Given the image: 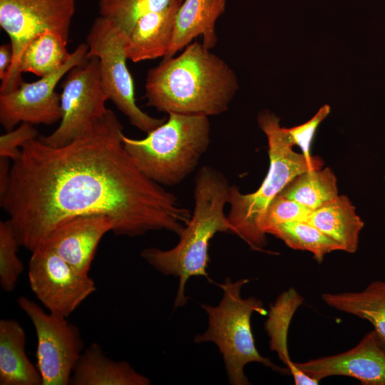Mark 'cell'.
Wrapping results in <instances>:
<instances>
[{
    "label": "cell",
    "mask_w": 385,
    "mask_h": 385,
    "mask_svg": "<svg viewBox=\"0 0 385 385\" xmlns=\"http://www.w3.org/2000/svg\"><path fill=\"white\" fill-rule=\"evenodd\" d=\"M123 131L108 109L90 133L65 145L37 138L21 147L0 198L19 246L33 252L56 225L87 215L111 217L115 235L182 233L190 212L140 171L123 145Z\"/></svg>",
    "instance_id": "1"
},
{
    "label": "cell",
    "mask_w": 385,
    "mask_h": 385,
    "mask_svg": "<svg viewBox=\"0 0 385 385\" xmlns=\"http://www.w3.org/2000/svg\"><path fill=\"white\" fill-rule=\"evenodd\" d=\"M238 89L233 69L195 41L148 71L145 97L158 112L209 117L227 111Z\"/></svg>",
    "instance_id": "2"
},
{
    "label": "cell",
    "mask_w": 385,
    "mask_h": 385,
    "mask_svg": "<svg viewBox=\"0 0 385 385\" xmlns=\"http://www.w3.org/2000/svg\"><path fill=\"white\" fill-rule=\"evenodd\" d=\"M230 186L220 171L209 165L202 166L195 179L193 212L179 235L178 243L170 250L148 247L140 252V257L155 270L178 278L175 309L188 302L185 289L188 279L207 275L211 239L218 232L232 233L225 213Z\"/></svg>",
    "instance_id": "3"
},
{
    "label": "cell",
    "mask_w": 385,
    "mask_h": 385,
    "mask_svg": "<svg viewBox=\"0 0 385 385\" xmlns=\"http://www.w3.org/2000/svg\"><path fill=\"white\" fill-rule=\"evenodd\" d=\"M280 119L273 113H260L257 122L268 142L269 170L260 188L252 193L244 194L236 185L230 188L227 219L232 233L245 241L255 251L265 250L267 245L262 225L272 201L297 175L320 169L323 161L318 157L309 160L293 150L294 144Z\"/></svg>",
    "instance_id": "4"
},
{
    "label": "cell",
    "mask_w": 385,
    "mask_h": 385,
    "mask_svg": "<svg viewBox=\"0 0 385 385\" xmlns=\"http://www.w3.org/2000/svg\"><path fill=\"white\" fill-rule=\"evenodd\" d=\"M211 126L205 115L169 113L165 123L142 139L122 134L123 145L146 177L160 185L180 184L209 148Z\"/></svg>",
    "instance_id": "5"
},
{
    "label": "cell",
    "mask_w": 385,
    "mask_h": 385,
    "mask_svg": "<svg viewBox=\"0 0 385 385\" xmlns=\"http://www.w3.org/2000/svg\"><path fill=\"white\" fill-rule=\"evenodd\" d=\"M249 282L242 279L232 282L225 278L220 284L223 296L219 304H201L207 315V329L195 335V343L212 342L222 355L228 381L232 385H248L250 381L244 368L251 362H258L283 375H291L287 367H281L258 351L252 329L253 312L265 315L262 301L255 297L242 298V287Z\"/></svg>",
    "instance_id": "6"
},
{
    "label": "cell",
    "mask_w": 385,
    "mask_h": 385,
    "mask_svg": "<svg viewBox=\"0 0 385 385\" xmlns=\"http://www.w3.org/2000/svg\"><path fill=\"white\" fill-rule=\"evenodd\" d=\"M125 38L111 21L99 16L94 19L86 38L88 47L86 58H98L100 78L108 100L131 125L148 134L167 118L150 116L138 106L134 81L126 65Z\"/></svg>",
    "instance_id": "7"
},
{
    "label": "cell",
    "mask_w": 385,
    "mask_h": 385,
    "mask_svg": "<svg viewBox=\"0 0 385 385\" xmlns=\"http://www.w3.org/2000/svg\"><path fill=\"white\" fill-rule=\"evenodd\" d=\"M76 11V0H0V26L10 38L11 66L0 86V93L17 89L23 82L19 72L21 55L28 44L46 31L68 40Z\"/></svg>",
    "instance_id": "8"
},
{
    "label": "cell",
    "mask_w": 385,
    "mask_h": 385,
    "mask_svg": "<svg viewBox=\"0 0 385 385\" xmlns=\"http://www.w3.org/2000/svg\"><path fill=\"white\" fill-rule=\"evenodd\" d=\"M62 118L50 135L39 137L44 143L61 147L90 133L109 108L108 100L101 84L99 61L86 58L67 73L62 84Z\"/></svg>",
    "instance_id": "9"
},
{
    "label": "cell",
    "mask_w": 385,
    "mask_h": 385,
    "mask_svg": "<svg viewBox=\"0 0 385 385\" xmlns=\"http://www.w3.org/2000/svg\"><path fill=\"white\" fill-rule=\"evenodd\" d=\"M19 308L32 322L37 339V368L42 385H68L84 350L79 329L65 317L46 312L34 301L21 296Z\"/></svg>",
    "instance_id": "10"
},
{
    "label": "cell",
    "mask_w": 385,
    "mask_h": 385,
    "mask_svg": "<svg viewBox=\"0 0 385 385\" xmlns=\"http://www.w3.org/2000/svg\"><path fill=\"white\" fill-rule=\"evenodd\" d=\"M88 50L86 43H81L56 71L36 81H23L10 93H0L1 125L9 131L24 122L51 125L61 121V94L55 91L56 86L72 68L86 61Z\"/></svg>",
    "instance_id": "11"
},
{
    "label": "cell",
    "mask_w": 385,
    "mask_h": 385,
    "mask_svg": "<svg viewBox=\"0 0 385 385\" xmlns=\"http://www.w3.org/2000/svg\"><path fill=\"white\" fill-rule=\"evenodd\" d=\"M28 276L30 287L40 302L49 312L65 317L96 290L88 275L80 273L43 247L31 252Z\"/></svg>",
    "instance_id": "12"
},
{
    "label": "cell",
    "mask_w": 385,
    "mask_h": 385,
    "mask_svg": "<svg viewBox=\"0 0 385 385\" xmlns=\"http://www.w3.org/2000/svg\"><path fill=\"white\" fill-rule=\"evenodd\" d=\"M295 365L318 381L329 376H344L354 378L363 385H385V350L374 330L348 351L295 362Z\"/></svg>",
    "instance_id": "13"
},
{
    "label": "cell",
    "mask_w": 385,
    "mask_h": 385,
    "mask_svg": "<svg viewBox=\"0 0 385 385\" xmlns=\"http://www.w3.org/2000/svg\"><path fill=\"white\" fill-rule=\"evenodd\" d=\"M114 228V220L107 215L73 217L56 225L38 247L52 250L76 270L88 275L101 240Z\"/></svg>",
    "instance_id": "14"
},
{
    "label": "cell",
    "mask_w": 385,
    "mask_h": 385,
    "mask_svg": "<svg viewBox=\"0 0 385 385\" xmlns=\"http://www.w3.org/2000/svg\"><path fill=\"white\" fill-rule=\"evenodd\" d=\"M182 2L177 1L138 20L125 38L128 59L138 63L166 56L172 42L175 16Z\"/></svg>",
    "instance_id": "15"
},
{
    "label": "cell",
    "mask_w": 385,
    "mask_h": 385,
    "mask_svg": "<svg viewBox=\"0 0 385 385\" xmlns=\"http://www.w3.org/2000/svg\"><path fill=\"white\" fill-rule=\"evenodd\" d=\"M226 0H185L175 20L173 36L164 58L174 55L201 36L203 46L210 50L217 42L215 24L225 12Z\"/></svg>",
    "instance_id": "16"
},
{
    "label": "cell",
    "mask_w": 385,
    "mask_h": 385,
    "mask_svg": "<svg viewBox=\"0 0 385 385\" xmlns=\"http://www.w3.org/2000/svg\"><path fill=\"white\" fill-rule=\"evenodd\" d=\"M150 379L125 361L108 357L97 343L84 349L73 370L72 385H148Z\"/></svg>",
    "instance_id": "17"
},
{
    "label": "cell",
    "mask_w": 385,
    "mask_h": 385,
    "mask_svg": "<svg viewBox=\"0 0 385 385\" xmlns=\"http://www.w3.org/2000/svg\"><path fill=\"white\" fill-rule=\"evenodd\" d=\"M26 336L11 319L0 320V384L42 385L40 372L27 356Z\"/></svg>",
    "instance_id": "18"
},
{
    "label": "cell",
    "mask_w": 385,
    "mask_h": 385,
    "mask_svg": "<svg viewBox=\"0 0 385 385\" xmlns=\"http://www.w3.org/2000/svg\"><path fill=\"white\" fill-rule=\"evenodd\" d=\"M304 302V298L296 289L289 288L282 292L270 307L268 318L265 323L270 337V346L290 371L296 385H317L319 381L299 369L290 358L287 335L292 319L296 310Z\"/></svg>",
    "instance_id": "19"
},
{
    "label": "cell",
    "mask_w": 385,
    "mask_h": 385,
    "mask_svg": "<svg viewBox=\"0 0 385 385\" xmlns=\"http://www.w3.org/2000/svg\"><path fill=\"white\" fill-rule=\"evenodd\" d=\"M336 241L342 251L355 252L364 222L356 213L355 207L345 195L312 210L305 221Z\"/></svg>",
    "instance_id": "20"
},
{
    "label": "cell",
    "mask_w": 385,
    "mask_h": 385,
    "mask_svg": "<svg viewBox=\"0 0 385 385\" xmlns=\"http://www.w3.org/2000/svg\"><path fill=\"white\" fill-rule=\"evenodd\" d=\"M322 299L332 308L369 321L385 350V280L374 281L359 292L324 293Z\"/></svg>",
    "instance_id": "21"
},
{
    "label": "cell",
    "mask_w": 385,
    "mask_h": 385,
    "mask_svg": "<svg viewBox=\"0 0 385 385\" xmlns=\"http://www.w3.org/2000/svg\"><path fill=\"white\" fill-rule=\"evenodd\" d=\"M68 40L52 31H46L35 37L24 51L19 72L31 73L43 77L61 68L69 58Z\"/></svg>",
    "instance_id": "22"
},
{
    "label": "cell",
    "mask_w": 385,
    "mask_h": 385,
    "mask_svg": "<svg viewBox=\"0 0 385 385\" xmlns=\"http://www.w3.org/2000/svg\"><path fill=\"white\" fill-rule=\"evenodd\" d=\"M279 195L314 210L339 195L337 178L329 168L305 171L294 178Z\"/></svg>",
    "instance_id": "23"
},
{
    "label": "cell",
    "mask_w": 385,
    "mask_h": 385,
    "mask_svg": "<svg viewBox=\"0 0 385 385\" xmlns=\"http://www.w3.org/2000/svg\"><path fill=\"white\" fill-rule=\"evenodd\" d=\"M265 232L280 239L290 248L311 252L319 263L327 254L342 250L339 243L305 221L274 225Z\"/></svg>",
    "instance_id": "24"
},
{
    "label": "cell",
    "mask_w": 385,
    "mask_h": 385,
    "mask_svg": "<svg viewBox=\"0 0 385 385\" xmlns=\"http://www.w3.org/2000/svg\"><path fill=\"white\" fill-rule=\"evenodd\" d=\"M177 1L182 0H99L98 11L100 16L111 21L127 36L142 16Z\"/></svg>",
    "instance_id": "25"
},
{
    "label": "cell",
    "mask_w": 385,
    "mask_h": 385,
    "mask_svg": "<svg viewBox=\"0 0 385 385\" xmlns=\"http://www.w3.org/2000/svg\"><path fill=\"white\" fill-rule=\"evenodd\" d=\"M18 242L12 223L8 219L0 222V284L6 292H12L24 271L17 255Z\"/></svg>",
    "instance_id": "26"
},
{
    "label": "cell",
    "mask_w": 385,
    "mask_h": 385,
    "mask_svg": "<svg viewBox=\"0 0 385 385\" xmlns=\"http://www.w3.org/2000/svg\"><path fill=\"white\" fill-rule=\"evenodd\" d=\"M312 210L299 202L278 195L266 211L262 228L266 230L274 225L293 221H306Z\"/></svg>",
    "instance_id": "27"
},
{
    "label": "cell",
    "mask_w": 385,
    "mask_h": 385,
    "mask_svg": "<svg viewBox=\"0 0 385 385\" xmlns=\"http://www.w3.org/2000/svg\"><path fill=\"white\" fill-rule=\"evenodd\" d=\"M329 112L330 107L328 105L323 106L307 122L293 128H285L294 145H298L303 155L309 160H312L314 158L310 155V147L317 128Z\"/></svg>",
    "instance_id": "28"
},
{
    "label": "cell",
    "mask_w": 385,
    "mask_h": 385,
    "mask_svg": "<svg viewBox=\"0 0 385 385\" xmlns=\"http://www.w3.org/2000/svg\"><path fill=\"white\" fill-rule=\"evenodd\" d=\"M38 131L34 125L21 123L0 136V157L12 161L16 160L21 153V147L29 140L38 138Z\"/></svg>",
    "instance_id": "29"
},
{
    "label": "cell",
    "mask_w": 385,
    "mask_h": 385,
    "mask_svg": "<svg viewBox=\"0 0 385 385\" xmlns=\"http://www.w3.org/2000/svg\"><path fill=\"white\" fill-rule=\"evenodd\" d=\"M13 50L11 43H4L0 46V79L4 81L11 66Z\"/></svg>",
    "instance_id": "30"
},
{
    "label": "cell",
    "mask_w": 385,
    "mask_h": 385,
    "mask_svg": "<svg viewBox=\"0 0 385 385\" xmlns=\"http://www.w3.org/2000/svg\"><path fill=\"white\" fill-rule=\"evenodd\" d=\"M9 160L0 157V198L5 195L9 184L11 168Z\"/></svg>",
    "instance_id": "31"
},
{
    "label": "cell",
    "mask_w": 385,
    "mask_h": 385,
    "mask_svg": "<svg viewBox=\"0 0 385 385\" xmlns=\"http://www.w3.org/2000/svg\"><path fill=\"white\" fill-rule=\"evenodd\" d=\"M183 1V0H182Z\"/></svg>",
    "instance_id": "32"
}]
</instances>
